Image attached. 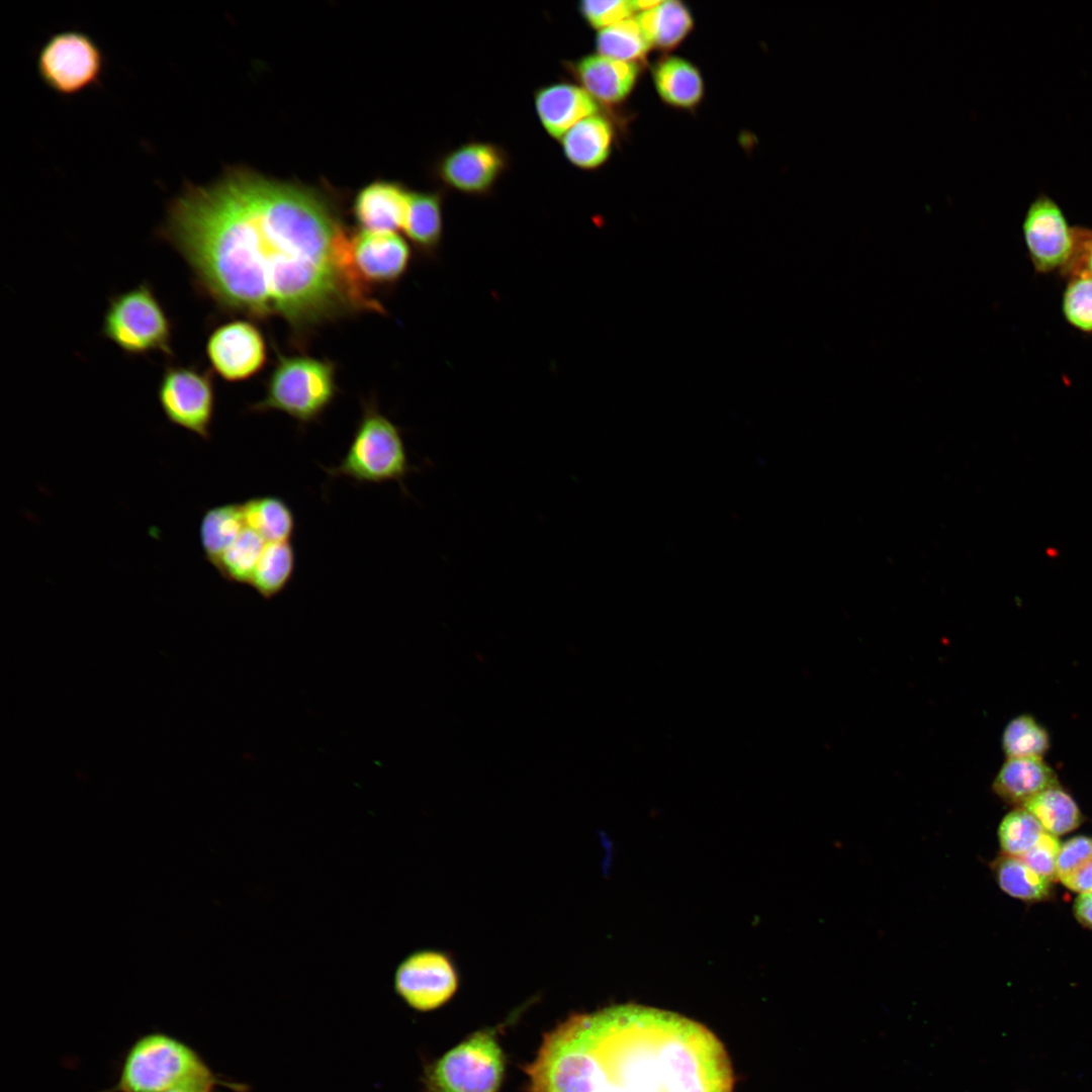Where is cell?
Masks as SVG:
<instances>
[{"label": "cell", "instance_id": "obj_1", "mask_svg": "<svg viewBox=\"0 0 1092 1092\" xmlns=\"http://www.w3.org/2000/svg\"><path fill=\"white\" fill-rule=\"evenodd\" d=\"M156 235L222 311L279 317L298 335L385 312L355 266L354 234L313 188L234 167L210 184H185Z\"/></svg>", "mask_w": 1092, "mask_h": 1092}, {"label": "cell", "instance_id": "obj_2", "mask_svg": "<svg viewBox=\"0 0 1092 1092\" xmlns=\"http://www.w3.org/2000/svg\"><path fill=\"white\" fill-rule=\"evenodd\" d=\"M527 1092H732L719 1039L685 1016L637 1004L573 1012L523 1067Z\"/></svg>", "mask_w": 1092, "mask_h": 1092}, {"label": "cell", "instance_id": "obj_3", "mask_svg": "<svg viewBox=\"0 0 1092 1092\" xmlns=\"http://www.w3.org/2000/svg\"><path fill=\"white\" fill-rule=\"evenodd\" d=\"M238 1085L221 1080L200 1054L184 1040L164 1031L136 1037L125 1051L116 1081L99 1092H169L192 1089L215 1092Z\"/></svg>", "mask_w": 1092, "mask_h": 1092}, {"label": "cell", "instance_id": "obj_4", "mask_svg": "<svg viewBox=\"0 0 1092 1092\" xmlns=\"http://www.w3.org/2000/svg\"><path fill=\"white\" fill-rule=\"evenodd\" d=\"M322 468L330 477H345L359 484L393 481L405 495V479L419 470L410 461L402 430L380 412L372 398L362 403L361 417L344 457L337 465Z\"/></svg>", "mask_w": 1092, "mask_h": 1092}, {"label": "cell", "instance_id": "obj_5", "mask_svg": "<svg viewBox=\"0 0 1092 1092\" xmlns=\"http://www.w3.org/2000/svg\"><path fill=\"white\" fill-rule=\"evenodd\" d=\"M337 369L331 360L308 355L277 357L262 398L249 406L251 413L279 412L300 428L315 423L338 394Z\"/></svg>", "mask_w": 1092, "mask_h": 1092}, {"label": "cell", "instance_id": "obj_6", "mask_svg": "<svg viewBox=\"0 0 1092 1092\" xmlns=\"http://www.w3.org/2000/svg\"><path fill=\"white\" fill-rule=\"evenodd\" d=\"M499 1029H478L429 1063L422 1076L425 1092H499L507 1069Z\"/></svg>", "mask_w": 1092, "mask_h": 1092}, {"label": "cell", "instance_id": "obj_7", "mask_svg": "<svg viewBox=\"0 0 1092 1092\" xmlns=\"http://www.w3.org/2000/svg\"><path fill=\"white\" fill-rule=\"evenodd\" d=\"M101 332L130 356L174 354L172 322L147 282L109 298Z\"/></svg>", "mask_w": 1092, "mask_h": 1092}, {"label": "cell", "instance_id": "obj_8", "mask_svg": "<svg viewBox=\"0 0 1092 1092\" xmlns=\"http://www.w3.org/2000/svg\"><path fill=\"white\" fill-rule=\"evenodd\" d=\"M158 400L167 420L203 440L211 437L215 388L210 371L194 364H171L158 385Z\"/></svg>", "mask_w": 1092, "mask_h": 1092}, {"label": "cell", "instance_id": "obj_9", "mask_svg": "<svg viewBox=\"0 0 1092 1092\" xmlns=\"http://www.w3.org/2000/svg\"><path fill=\"white\" fill-rule=\"evenodd\" d=\"M36 66L47 87L60 95L72 96L100 80L104 56L88 34L62 31L52 35L41 47Z\"/></svg>", "mask_w": 1092, "mask_h": 1092}, {"label": "cell", "instance_id": "obj_10", "mask_svg": "<svg viewBox=\"0 0 1092 1092\" xmlns=\"http://www.w3.org/2000/svg\"><path fill=\"white\" fill-rule=\"evenodd\" d=\"M460 976L453 958L439 949H420L406 956L396 967L393 987L406 1005L416 1011L441 1008L456 994Z\"/></svg>", "mask_w": 1092, "mask_h": 1092}, {"label": "cell", "instance_id": "obj_11", "mask_svg": "<svg viewBox=\"0 0 1092 1092\" xmlns=\"http://www.w3.org/2000/svg\"><path fill=\"white\" fill-rule=\"evenodd\" d=\"M1022 237L1037 273L1065 274L1074 257L1075 230L1054 199L1040 194L1029 204L1022 221Z\"/></svg>", "mask_w": 1092, "mask_h": 1092}, {"label": "cell", "instance_id": "obj_12", "mask_svg": "<svg viewBox=\"0 0 1092 1092\" xmlns=\"http://www.w3.org/2000/svg\"><path fill=\"white\" fill-rule=\"evenodd\" d=\"M205 352L211 369L229 382L245 381L260 372L267 361V344L253 323L235 320L209 334Z\"/></svg>", "mask_w": 1092, "mask_h": 1092}, {"label": "cell", "instance_id": "obj_13", "mask_svg": "<svg viewBox=\"0 0 1092 1092\" xmlns=\"http://www.w3.org/2000/svg\"><path fill=\"white\" fill-rule=\"evenodd\" d=\"M508 159L503 149L487 142H469L446 153L437 165L439 179L449 188L468 195L488 193Z\"/></svg>", "mask_w": 1092, "mask_h": 1092}, {"label": "cell", "instance_id": "obj_14", "mask_svg": "<svg viewBox=\"0 0 1092 1092\" xmlns=\"http://www.w3.org/2000/svg\"><path fill=\"white\" fill-rule=\"evenodd\" d=\"M353 258L363 281L374 286L395 285L412 262V249L395 232L361 231L354 234Z\"/></svg>", "mask_w": 1092, "mask_h": 1092}, {"label": "cell", "instance_id": "obj_15", "mask_svg": "<svg viewBox=\"0 0 1092 1092\" xmlns=\"http://www.w3.org/2000/svg\"><path fill=\"white\" fill-rule=\"evenodd\" d=\"M570 71L578 85L598 103L617 105L634 90L641 68L638 63L593 54L570 64Z\"/></svg>", "mask_w": 1092, "mask_h": 1092}, {"label": "cell", "instance_id": "obj_16", "mask_svg": "<svg viewBox=\"0 0 1092 1092\" xmlns=\"http://www.w3.org/2000/svg\"><path fill=\"white\" fill-rule=\"evenodd\" d=\"M534 103L543 128L557 140L578 121L599 111V103L582 87L565 82L539 88Z\"/></svg>", "mask_w": 1092, "mask_h": 1092}, {"label": "cell", "instance_id": "obj_17", "mask_svg": "<svg viewBox=\"0 0 1092 1092\" xmlns=\"http://www.w3.org/2000/svg\"><path fill=\"white\" fill-rule=\"evenodd\" d=\"M410 192L402 186L376 181L359 191L353 213L363 231L395 232L402 229Z\"/></svg>", "mask_w": 1092, "mask_h": 1092}, {"label": "cell", "instance_id": "obj_18", "mask_svg": "<svg viewBox=\"0 0 1092 1092\" xmlns=\"http://www.w3.org/2000/svg\"><path fill=\"white\" fill-rule=\"evenodd\" d=\"M1060 785L1058 776L1042 758H1010L1002 765L992 784L993 792L1014 808L1052 787Z\"/></svg>", "mask_w": 1092, "mask_h": 1092}, {"label": "cell", "instance_id": "obj_19", "mask_svg": "<svg viewBox=\"0 0 1092 1092\" xmlns=\"http://www.w3.org/2000/svg\"><path fill=\"white\" fill-rule=\"evenodd\" d=\"M659 98L668 106L693 110L705 96V82L699 68L678 56H664L651 69Z\"/></svg>", "mask_w": 1092, "mask_h": 1092}, {"label": "cell", "instance_id": "obj_20", "mask_svg": "<svg viewBox=\"0 0 1092 1092\" xmlns=\"http://www.w3.org/2000/svg\"><path fill=\"white\" fill-rule=\"evenodd\" d=\"M614 138L611 121L596 113L578 121L559 141L569 163L578 169L594 170L610 158Z\"/></svg>", "mask_w": 1092, "mask_h": 1092}, {"label": "cell", "instance_id": "obj_21", "mask_svg": "<svg viewBox=\"0 0 1092 1092\" xmlns=\"http://www.w3.org/2000/svg\"><path fill=\"white\" fill-rule=\"evenodd\" d=\"M651 49L668 52L677 48L692 32L694 17L690 8L677 0L657 3L635 15Z\"/></svg>", "mask_w": 1092, "mask_h": 1092}, {"label": "cell", "instance_id": "obj_22", "mask_svg": "<svg viewBox=\"0 0 1092 1092\" xmlns=\"http://www.w3.org/2000/svg\"><path fill=\"white\" fill-rule=\"evenodd\" d=\"M405 236L427 257H435L443 238V199L438 192H410Z\"/></svg>", "mask_w": 1092, "mask_h": 1092}, {"label": "cell", "instance_id": "obj_23", "mask_svg": "<svg viewBox=\"0 0 1092 1092\" xmlns=\"http://www.w3.org/2000/svg\"><path fill=\"white\" fill-rule=\"evenodd\" d=\"M246 525L266 542L291 541L295 516L290 506L277 495H260L242 503Z\"/></svg>", "mask_w": 1092, "mask_h": 1092}, {"label": "cell", "instance_id": "obj_24", "mask_svg": "<svg viewBox=\"0 0 1092 1092\" xmlns=\"http://www.w3.org/2000/svg\"><path fill=\"white\" fill-rule=\"evenodd\" d=\"M247 528L241 504H222L208 509L201 519L199 537L206 560L213 566L221 554Z\"/></svg>", "mask_w": 1092, "mask_h": 1092}, {"label": "cell", "instance_id": "obj_25", "mask_svg": "<svg viewBox=\"0 0 1092 1092\" xmlns=\"http://www.w3.org/2000/svg\"><path fill=\"white\" fill-rule=\"evenodd\" d=\"M295 567L296 553L292 541L267 542L249 586L262 598L271 600L289 584Z\"/></svg>", "mask_w": 1092, "mask_h": 1092}, {"label": "cell", "instance_id": "obj_26", "mask_svg": "<svg viewBox=\"0 0 1092 1092\" xmlns=\"http://www.w3.org/2000/svg\"><path fill=\"white\" fill-rule=\"evenodd\" d=\"M1021 808L1032 814L1045 832L1056 836L1075 830L1083 821L1078 804L1061 785L1046 789Z\"/></svg>", "mask_w": 1092, "mask_h": 1092}, {"label": "cell", "instance_id": "obj_27", "mask_svg": "<svg viewBox=\"0 0 1092 1092\" xmlns=\"http://www.w3.org/2000/svg\"><path fill=\"white\" fill-rule=\"evenodd\" d=\"M990 866L999 888L1010 897L1024 902L1050 898L1052 882L1035 873L1019 857L1001 853Z\"/></svg>", "mask_w": 1092, "mask_h": 1092}, {"label": "cell", "instance_id": "obj_28", "mask_svg": "<svg viewBox=\"0 0 1092 1092\" xmlns=\"http://www.w3.org/2000/svg\"><path fill=\"white\" fill-rule=\"evenodd\" d=\"M597 54L614 60L640 64L651 47L635 16L598 31Z\"/></svg>", "mask_w": 1092, "mask_h": 1092}, {"label": "cell", "instance_id": "obj_29", "mask_svg": "<svg viewBox=\"0 0 1092 1092\" xmlns=\"http://www.w3.org/2000/svg\"><path fill=\"white\" fill-rule=\"evenodd\" d=\"M266 543L258 533L247 527L213 567L225 580L249 585Z\"/></svg>", "mask_w": 1092, "mask_h": 1092}, {"label": "cell", "instance_id": "obj_30", "mask_svg": "<svg viewBox=\"0 0 1092 1092\" xmlns=\"http://www.w3.org/2000/svg\"><path fill=\"white\" fill-rule=\"evenodd\" d=\"M1050 746L1048 730L1029 714L1013 718L1004 729L1002 748L1008 759L1042 758Z\"/></svg>", "mask_w": 1092, "mask_h": 1092}, {"label": "cell", "instance_id": "obj_31", "mask_svg": "<svg viewBox=\"0 0 1092 1092\" xmlns=\"http://www.w3.org/2000/svg\"><path fill=\"white\" fill-rule=\"evenodd\" d=\"M1043 832L1044 829L1032 814L1021 807L1014 808L1004 816L998 827L1001 852L1019 857L1035 844Z\"/></svg>", "mask_w": 1092, "mask_h": 1092}, {"label": "cell", "instance_id": "obj_32", "mask_svg": "<svg viewBox=\"0 0 1092 1092\" xmlns=\"http://www.w3.org/2000/svg\"><path fill=\"white\" fill-rule=\"evenodd\" d=\"M1061 311L1069 326L1092 335V275L1080 272L1066 278Z\"/></svg>", "mask_w": 1092, "mask_h": 1092}, {"label": "cell", "instance_id": "obj_33", "mask_svg": "<svg viewBox=\"0 0 1092 1092\" xmlns=\"http://www.w3.org/2000/svg\"><path fill=\"white\" fill-rule=\"evenodd\" d=\"M578 10L598 31L637 14L635 0H586L579 3Z\"/></svg>", "mask_w": 1092, "mask_h": 1092}, {"label": "cell", "instance_id": "obj_34", "mask_svg": "<svg viewBox=\"0 0 1092 1092\" xmlns=\"http://www.w3.org/2000/svg\"><path fill=\"white\" fill-rule=\"evenodd\" d=\"M1061 845L1058 836L1044 831L1035 844L1019 858L1053 883L1058 881L1057 864Z\"/></svg>", "mask_w": 1092, "mask_h": 1092}, {"label": "cell", "instance_id": "obj_35", "mask_svg": "<svg viewBox=\"0 0 1092 1092\" xmlns=\"http://www.w3.org/2000/svg\"><path fill=\"white\" fill-rule=\"evenodd\" d=\"M1092 858V838L1075 836L1061 845L1058 856V881Z\"/></svg>", "mask_w": 1092, "mask_h": 1092}, {"label": "cell", "instance_id": "obj_36", "mask_svg": "<svg viewBox=\"0 0 1092 1092\" xmlns=\"http://www.w3.org/2000/svg\"><path fill=\"white\" fill-rule=\"evenodd\" d=\"M1066 888L1079 894L1092 890V858L1059 880Z\"/></svg>", "mask_w": 1092, "mask_h": 1092}, {"label": "cell", "instance_id": "obj_37", "mask_svg": "<svg viewBox=\"0 0 1092 1092\" xmlns=\"http://www.w3.org/2000/svg\"><path fill=\"white\" fill-rule=\"evenodd\" d=\"M1074 915L1084 927L1092 929V890L1079 894L1074 903Z\"/></svg>", "mask_w": 1092, "mask_h": 1092}, {"label": "cell", "instance_id": "obj_38", "mask_svg": "<svg viewBox=\"0 0 1092 1092\" xmlns=\"http://www.w3.org/2000/svg\"><path fill=\"white\" fill-rule=\"evenodd\" d=\"M1088 272L1092 275V240L1088 244L1079 270L1074 273ZM1073 275V274H1072Z\"/></svg>", "mask_w": 1092, "mask_h": 1092}, {"label": "cell", "instance_id": "obj_39", "mask_svg": "<svg viewBox=\"0 0 1092 1092\" xmlns=\"http://www.w3.org/2000/svg\"><path fill=\"white\" fill-rule=\"evenodd\" d=\"M169 1092H199V1091L192 1090V1089H175V1090H172V1091H169Z\"/></svg>", "mask_w": 1092, "mask_h": 1092}]
</instances>
